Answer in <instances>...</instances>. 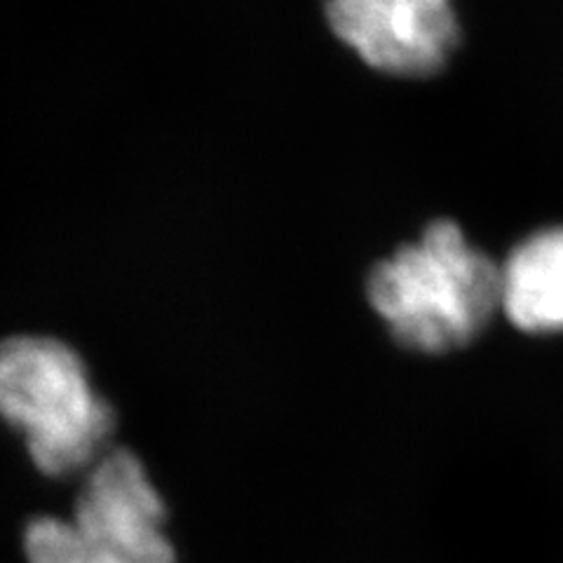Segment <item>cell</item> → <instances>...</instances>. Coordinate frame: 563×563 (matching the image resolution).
<instances>
[{"label": "cell", "instance_id": "obj_4", "mask_svg": "<svg viewBox=\"0 0 563 563\" xmlns=\"http://www.w3.org/2000/svg\"><path fill=\"white\" fill-rule=\"evenodd\" d=\"M333 33L376 70L430 76L457 43L451 0H327Z\"/></svg>", "mask_w": 563, "mask_h": 563}, {"label": "cell", "instance_id": "obj_1", "mask_svg": "<svg viewBox=\"0 0 563 563\" xmlns=\"http://www.w3.org/2000/svg\"><path fill=\"white\" fill-rule=\"evenodd\" d=\"M366 291L401 345L449 352L477 339L500 306V268L442 219L376 263Z\"/></svg>", "mask_w": 563, "mask_h": 563}, {"label": "cell", "instance_id": "obj_3", "mask_svg": "<svg viewBox=\"0 0 563 563\" xmlns=\"http://www.w3.org/2000/svg\"><path fill=\"white\" fill-rule=\"evenodd\" d=\"M24 554L29 563H176L165 503L128 449H109L85 472L74 515L29 521Z\"/></svg>", "mask_w": 563, "mask_h": 563}, {"label": "cell", "instance_id": "obj_2", "mask_svg": "<svg viewBox=\"0 0 563 563\" xmlns=\"http://www.w3.org/2000/svg\"><path fill=\"white\" fill-rule=\"evenodd\" d=\"M0 418L24 437L33 465L57 479L90 470L113 430L82 357L47 336L0 343Z\"/></svg>", "mask_w": 563, "mask_h": 563}, {"label": "cell", "instance_id": "obj_5", "mask_svg": "<svg viewBox=\"0 0 563 563\" xmlns=\"http://www.w3.org/2000/svg\"><path fill=\"white\" fill-rule=\"evenodd\" d=\"M500 308L528 333L563 331V225L523 240L500 268Z\"/></svg>", "mask_w": 563, "mask_h": 563}]
</instances>
